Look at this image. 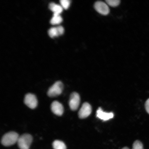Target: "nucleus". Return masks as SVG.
<instances>
[{
    "label": "nucleus",
    "instance_id": "obj_1",
    "mask_svg": "<svg viewBox=\"0 0 149 149\" xmlns=\"http://www.w3.org/2000/svg\"><path fill=\"white\" fill-rule=\"evenodd\" d=\"M19 137L15 132H8L3 136L1 140L2 144L6 146H10L17 142Z\"/></svg>",
    "mask_w": 149,
    "mask_h": 149
},
{
    "label": "nucleus",
    "instance_id": "obj_2",
    "mask_svg": "<svg viewBox=\"0 0 149 149\" xmlns=\"http://www.w3.org/2000/svg\"><path fill=\"white\" fill-rule=\"evenodd\" d=\"M32 141V136L25 134L20 136L17 143L19 148L20 149H29Z\"/></svg>",
    "mask_w": 149,
    "mask_h": 149
},
{
    "label": "nucleus",
    "instance_id": "obj_3",
    "mask_svg": "<svg viewBox=\"0 0 149 149\" xmlns=\"http://www.w3.org/2000/svg\"><path fill=\"white\" fill-rule=\"evenodd\" d=\"M63 85L61 81L56 82L48 89L47 95L49 97H54L59 95L62 93Z\"/></svg>",
    "mask_w": 149,
    "mask_h": 149
},
{
    "label": "nucleus",
    "instance_id": "obj_4",
    "mask_svg": "<svg viewBox=\"0 0 149 149\" xmlns=\"http://www.w3.org/2000/svg\"><path fill=\"white\" fill-rule=\"evenodd\" d=\"M24 102L26 105L32 109H35L38 105V100L36 96L31 93L26 95Z\"/></svg>",
    "mask_w": 149,
    "mask_h": 149
},
{
    "label": "nucleus",
    "instance_id": "obj_5",
    "mask_svg": "<svg viewBox=\"0 0 149 149\" xmlns=\"http://www.w3.org/2000/svg\"><path fill=\"white\" fill-rule=\"evenodd\" d=\"M94 7L97 12L103 15H107L109 13L110 10L107 3L104 2H96L95 3Z\"/></svg>",
    "mask_w": 149,
    "mask_h": 149
},
{
    "label": "nucleus",
    "instance_id": "obj_6",
    "mask_svg": "<svg viewBox=\"0 0 149 149\" xmlns=\"http://www.w3.org/2000/svg\"><path fill=\"white\" fill-rule=\"evenodd\" d=\"M80 102L79 95L76 92L71 94L69 100V106L72 111H76L79 108Z\"/></svg>",
    "mask_w": 149,
    "mask_h": 149
},
{
    "label": "nucleus",
    "instance_id": "obj_7",
    "mask_svg": "<svg viewBox=\"0 0 149 149\" xmlns=\"http://www.w3.org/2000/svg\"><path fill=\"white\" fill-rule=\"evenodd\" d=\"M92 108L88 102H85L83 104L79 111V116L81 119L87 118L92 113Z\"/></svg>",
    "mask_w": 149,
    "mask_h": 149
},
{
    "label": "nucleus",
    "instance_id": "obj_8",
    "mask_svg": "<svg viewBox=\"0 0 149 149\" xmlns=\"http://www.w3.org/2000/svg\"><path fill=\"white\" fill-rule=\"evenodd\" d=\"M51 109L53 113L57 116H61L64 112V107L60 102L55 101L51 105Z\"/></svg>",
    "mask_w": 149,
    "mask_h": 149
},
{
    "label": "nucleus",
    "instance_id": "obj_9",
    "mask_svg": "<svg viewBox=\"0 0 149 149\" xmlns=\"http://www.w3.org/2000/svg\"><path fill=\"white\" fill-rule=\"evenodd\" d=\"M96 116L104 121H107L113 118L114 114L112 112L107 113L104 112L101 108L99 107L97 111Z\"/></svg>",
    "mask_w": 149,
    "mask_h": 149
},
{
    "label": "nucleus",
    "instance_id": "obj_10",
    "mask_svg": "<svg viewBox=\"0 0 149 149\" xmlns=\"http://www.w3.org/2000/svg\"><path fill=\"white\" fill-rule=\"evenodd\" d=\"M49 8L50 10L54 12V14L59 15L63 11L62 7L54 3H49Z\"/></svg>",
    "mask_w": 149,
    "mask_h": 149
},
{
    "label": "nucleus",
    "instance_id": "obj_11",
    "mask_svg": "<svg viewBox=\"0 0 149 149\" xmlns=\"http://www.w3.org/2000/svg\"><path fill=\"white\" fill-rule=\"evenodd\" d=\"M63 21V19L59 15L53 14V16L50 20V23L52 25H56L61 23Z\"/></svg>",
    "mask_w": 149,
    "mask_h": 149
},
{
    "label": "nucleus",
    "instance_id": "obj_12",
    "mask_svg": "<svg viewBox=\"0 0 149 149\" xmlns=\"http://www.w3.org/2000/svg\"><path fill=\"white\" fill-rule=\"evenodd\" d=\"M53 148L54 149H66V145L63 141L56 140L53 143Z\"/></svg>",
    "mask_w": 149,
    "mask_h": 149
},
{
    "label": "nucleus",
    "instance_id": "obj_13",
    "mask_svg": "<svg viewBox=\"0 0 149 149\" xmlns=\"http://www.w3.org/2000/svg\"><path fill=\"white\" fill-rule=\"evenodd\" d=\"M48 34L51 38L58 36L56 27H52L48 31Z\"/></svg>",
    "mask_w": 149,
    "mask_h": 149
},
{
    "label": "nucleus",
    "instance_id": "obj_14",
    "mask_svg": "<svg viewBox=\"0 0 149 149\" xmlns=\"http://www.w3.org/2000/svg\"><path fill=\"white\" fill-rule=\"evenodd\" d=\"M107 4L112 7H116L120 5V0H107L106 1Z\"/></svg>",
    "mask_w": 149,
    "mask_h": 149
},
{
    "label": "nucleus",
    "instance_id": "obj_15",
    "mask_svg": "<svg viewBox=\"0 0 149 149\" xmlns=\"http://www.w3.org/2000/svg\"><path fill=\"white\" fill-rule=\"evenodd\" d=\"M132 149H144L142 143L138 140L135 141L133 143Z\"/></svg>",
    "mask_w": 149,
    "mask_h": 149
},
{
    "label": "nucleus",
    "instance_id": "obj_16",
    "mask_svg": "<svg viewBox=\"0 0 149 149\" xmlns=\"http://www.w3.org/2000/svg\"><path fill=\"white\" fill-rule=\"evenodd\" d=\"M61 4L63 8L65 9H68L70 4V1L69 0H61Z\"/></svg>",
    "mask_w": 149,
    "mask_h": 149
},
{
    "label": "nucleus",
    "instance_id": "obj_17",
    "mask_svg": "<svg viewBox=\"0 0 149 149\" xmlns=\"http://www.w3.org/2000/svg\"><path fill=\"white\" fill-rule=\"evenodd\" d=\"M56 29L58 36L62 35L63 33H64V28L62 26H58L56 27Z\"/></svg>",
    "mask_w": 149,
    "mask_h": 149
},
{
    "label": "nucleus",
    "instance_id": "obj_18",
    "mask_svg": "<svg viewBox=\"0 0 149 149\" xmlns=\"http://www.w3.org/2000/svg\"><path fill=\"white\" fill-rule=\"evenodd\" d=\"M145 108L147 113L149 114V98L147 100L146 102H145Z\"/></svg>",
    "mask_w": 149,
    "mask_h": 149
},
{
    "label": "nucleus",
    "instance_id": "obj_19",
    "mask_svg": "<svg viewBox=\"0 0 149 149\" xmlns=\"http://www.w3.org/2000/svg\"><path fill=\"white\" fill-rule=\"evenodd\" d=\"M122 149H129V148H127V147H124V148H123Z\"/></svg>",
    "mask_w": 149,
    "mask_h": 149
}]
</instances>
